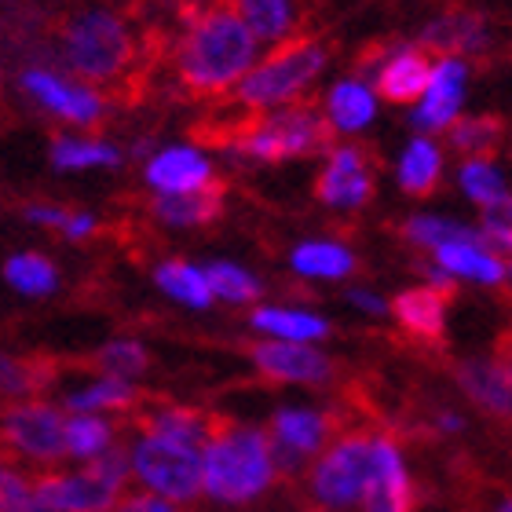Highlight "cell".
Here are the masks:
<instances>
[{"mask_svg":"<svg viewBox=\"0 0 512 512\" xmlns=\"http://www.w3.org/2000/svg\"><path fill=\"white\" fill-rule=\"evenodd\" d=\"M216 421H220V417L205 414L198 406L150 403L136 414V432H147V436H161V439H172V443H187V447L205 450L216 432Z\"/></svg>","mask_w":512,"mask_h":512,"instance_id":"d6986e66","label":"cell"},{"mask_svg":"<svg viewBox=\"0 0 512 512\" xmlns=\"http://www.w3.org/2000/svg\"><path fill=\"white\" fill-rule=\"evenodd\" d=\"M282 480L267 428L242 421H216L205 447V502L216 509H249L264 502Z\"/></svg>","mask_w":512,"mask_h":512,"instance_id":"7a4b0ae2","label":"cell"},{"mask_svg":"<svg viewBox=\"0 0 512 512\" xmlns=\"http://www.w3.org/2000/svg\"><path fill=\"white\" fill-rule=\"evenodd\" d=\"M19 88L37 103V107L52 110L55 118L70 121V125L92 128L103 121V99L85 81H66L52 70H22Z\"/></svg>","mask_w":512,"mask_h":512,"instance_id":"8fae6325","label":"cell"},{"mask_svg":"<svg viewBox=\"0 0 512 512\" xmlns=\"http://www.w3.org/2000/svg\"><path fill=\"white\" fill-rule=\"evenodd\" d=\"M421 44H425L428 52H439V55L480 52L483 19L480 15H469V11H450V15H443V19H436L428 26Z\"/></svg>","mask_w":512,"mask_h":512,"instance_id":"f1b7e54d","label":"cell"},{"mask_svg":"<svg viewBox=\"0 0 512 512\" xmlns=\"http://www.w3.org/2000/svg\"><path fill=\"white\" fill-rule=\"evenodd\" d=\"M256 44V33L231 4H209L187 19L172 44V77L187 96H227L256 66Z\"/></svg>","mask_w":512,"mask_h":512,"instance_id":"6da1fadb","label":"cell"},{"mask_svg":"<svg viewBox=\"0 0 512 512\" xmlns=\"http://www.w3.org/2000/svg\"><path fill=\"white\" fill-rule=\"evenodd\" d=\"M147 183L158 194H194L213 187V165L198 147H165L147 158Z\"/></svg>","mask_w":512,"mask_h":512,"instance_id":"ac0fdd59","label":"cell"},{"mask_svg":"<svg viewBox=\"0 0 512 512\" xmlns=\"http://www.w3.org/2000/svg\"><path fill=\"white\" fill-rule=\"evenodd\" d=\"M308 512H326V509H308Z\"/></svg>","mask_w":512,"mask_h":512,"instance_id":"c3c4849f","label":"cell"},{"mask_svg":"<svg viewBox=\"0 0 512 512\" xmlns=\"http://www.w3.org/2000/svg\"><path fill=\"white\" fill-rule=\"evenodd\" d=\"M66 414L63 406L48 399H26L8 403L4 410V447L15 461H26L33 469H52L70 458L66 447Z\"/></svg>","mask_w":512,"mask_h":512,"instance_id":"ba28073f","label":"cell"},{"mask_svg":"<svg viewBox=\"0 0 512 512\" xmlns=\"http://www.w3.org/2000/svg\"><path fill=\"white\" fill-rule=\"evenodd\" d=\"M392 311L406 333H414L417 341H439L447 330V293L432 286L406 289L392 300Z\"/></svg>","mask_w":512,"mask_h":512,"instance_id":"44dd1931","label":"cell"},{"mask_svg":"<svg viewBox=\"0 0 512 512\" xmlns=\"http://www.w3.org/2000/svg\"><path fill=\"white\" fill-rule=\"evenodd\" d=\"M52 366L44 359H15L4 355L0 363V384H4V399L8 403H26V399H41V392L52 384Z\"/></svg>","mask_w":512,"mask_h":512,"instance_id":"4dcf8cb0","label":"cell"},{"mask_svg":"<svg viewBox=\"0 0 512 512\" xmlns=\"http://www.w3.org/2000/svg\"><path fill=\"white\" fill-rule=\"evenodd\" d=\"M436 264H443L454 278H469V282H483V286H498L509 278L505 264L483 242H450V246L432 253Z\"/></svg>","mask_w":512,"mask_h":512,"instance_id":"d4e9b609","label":"cell"},{"mask_svg":"<svg viewBox=\"0 0 512 512\" xmlns=\"http://www.w3.org/2000/svg\"><path fill=\"white\" fill-rule=\"evenodd\" d=\"M59 59L85 85H121L139 59L128 22L107 8H85L59 30Z\"/></svg>","mask_w":512,"mask_h":512,"instance_id":"3957f363","label":"cell"},{"mask_svg":"<svg viewBox=\"0 0 512 512\" xmlns=\"http://www.w3.org/2000/svg\"><path fill=\"white\" fill-rule=\"evenodd\" d=\"M494 512H512V498H502V502H498V509Z\"/></svg>","mask_w":512,"mask_h":512,"instance_id":"7dc6e473","label":"cell"},{"mask_svg":"<svg viewBox=\"0 0 512 512\" xmlns=\"http://www.w3.org/2000/svg\"><path fill=\"white\" fill-rule=\"evenodd\" d=\"M337 432V414L319 410V406H278L267 421V436L275 450V465L282 480L304 476L311 461L330 447Z\"/></svg>","mask_w":512,"mask_h":512,"instance_id":"9c48e42d","label":"cell"},{"mask_svg":"<svg viewBox=\"0 0 512 512\" xmlns=\"http://www.w3.org/2000/svg\"><path fill=\"white\" fill-rule=\"evenodd\" d=\"M432 74H436V63L428 59L425 44H417V48H392L381 59V66H377L374 88L381 99L406 107V103H421L425 99Z\"/></svg>","mask_w":512,"mask_h":512,"instance_id":"9a60e30c","label":"cell"},{"mask_svg":"<svg viewBox=\"0 0 512 512\" xmlns=\"http://www.w3.org/2000/svg\"><path fill=\"white\" fill-rule=\"evenodd\" d=\"M143 403L136 381H121V377L99 374L81 388H70L63 395L66 414H128Z\"/></svg>","mask_w":512,"mask_h":512,"instance_id":"ffe728a7","label":"cell"},{"mask_svg":"<svg viewBox=\"0 0 512 512\" xmlns=\"http://www.w3.org/2000/svg\"><path fill=\"white\" fill-rule=\"evenodd\" d=\"M249 359L267 381L278 384H330L337 366L330 355H322L311 344H293V341H260L249 348Z\"/></svg>","mask_w":512,"mask_h":512,"instance_id":"7c38bea8","label":"cell"},{"mask_svg":"<svg viewBox=\"0 0 512 512\" xmlns=\"http://www.w3.org/2000/svg\"><path fill=\"white\" fill-rule=\"evenodd\" d=\"M333 125L319 107H278L275 114H253L249 121L227 136V147L242 150L256 161H286V158H311L330 147Z\"/></svg>","mask_w":512,"mask_h":512,"instance_id":"277c9868","label":"cell"},{"mask_svg":"<svg viewBox=\"0 0 512 512\" xmlns=\"http://www.w3.org/2000/svg\"><path fill=\"white\" fill-rule=\"evenodd\" d=\"M205 275H209V286L220 300L227 304H246V300L260 297V282L249 275L246 267L238 264H227V260H213V264L205 267Z\"/></svg>","mask_w":512,"mask_h":512,"instance_id":"74e56055","label":"cell"},{"mask_svg":"<svg viewBox=\"0 0 512 512\" xmlns=\"http://www.w3.org/2000/svg\"><path fill=\"white\" fill-rule=\"evenodd\" d=\"M224 209V187L213 183L205 191L194 194H158L150 202V213L158 216L165 227H202L213 224L216 216Z\"/></svg>","mask_w":512,"mask_h":512,"instance_id":"603a6c76","label":"cell"},{"mask_svg":"<svg viewBox=\"0 0 512 512\" xmlns=\"http://www.w3.org/2000/svg\"><path fill=\"white\" fill-rule=\"evenodd\" d=\"M52 165L55 169H92V165H121V150L103 143V139H77L59 136L52 143Z\"/></svg>","mask_w":512,"mask_h":512,"instance_id":"e575fe53","label":"cell"},{"mask_svg":"<svg viewBox=\"0 0 512 512\" xmlns=\"http://www.w3.org/2000/svg\"><path fill=\"white\" fill-rule=\"evenodd\" d=\"M315 194L330 209H363L374 198V165L359 147H333L315 180Z\"/></svg>","mask_w":512,"mask_h":512,"instance_id":"4fadbf2b","label":"cell"},{"mask_svg":"<svg viewBox=\"0 0 512 512\" xmlns=\"http://www.w3.org/2000/svg\"><path fill=\"white\" fill-rule=\"evenodd\" d=\"M37 512H114L125 498V487L99 476L92 465L70 472H37Z\"/></svg>","mask_w":512,"mask_h":512,"instance_id":"30bf717a","label":"cell"},{"mask_svg":"<svg viewBox=\"0 0 512 512\" xmlns=\"http://www.w3.org/2000/svg\"><path fill=\"white\" fill-rule=\"evenodd\" d=\"M454 381L465 392L469 403L487 410L491 417L512 421V359L494 355V359H465L454 370Z\"/></svg>","mask_w":512,"mask_h":512,"instance_id":"2e32d148","label":"cell"},{"mask_svg":"<svg viewBox=\"0 0 512 512\" xmlns=\"http://www.w3.org/2000/svg\"><path fill=\"white\" fill-rule=\"evenodd\" d=\"M4 278H8L19 293H26V297H48V293L59 286V271H55L52 260L41 256V253L8 256V264H4Z\"/></svg>","mask_w":512,"mask_h":512,"instance_id":"836d02e7","label":"cell"},{"mask_svg":"<svg viewBox=\"0 0 512 512\" xmlns=\"http://www.w3.org/2000/svg\"><path fill=\"white\" fill-rule=\"evenodd\" d=\"M450 143L461 150V154H472V158H487L505 136V125L498 118H458L447 128Z\"/></svg>","mask_w":512,"mask_h":512,"instance_id":"8d00e7d4","label":"cell"},{"mask_svg":"<svg viewBox=\"0 0 512 512\" xmlns=\"http://www.w3.org/2000/svg\"><path fill=\"white\" fill-rule=\"evenodd\" d=\"M22 213H26V220H33V224L55 227V231L63 235V227H66V220H70L74 209H59V205H26Z\"/></svg>","mask_w":512,"mask_h":512,"instance_id":"7bdbcfd3","label":"cell"},{"mask_svg":"<svg viewBox=\"0 0 512 512\" xmlns=\"http://www.w3.org/2000/svg\"><path fill=\"white\" fill-rule=\"evenodd\" d=\"M322 70H326V48L311 37H297L260 59L246 74V81L231 92V99L246 110L293 107L319 81Z\"/></svg>","mask_w":512,"mask_h":512,"instance_id":"5b68a950","label":"cell"},{"mask_svg":"<svg viewBox=\"0 0 512 512\" xmlns=\"http://www.w3.org/2000/svg\"><path fill=\"white\" fill-rule=\"evenodd\" d=\"M132 450V472L147 494H158L172 505H194L205 498V450L172 443V439L136 432L128 443Z\"/></svg>","mask_w":512,"mask_h":512,"instance_id":"52a82bcc","label":"cell"},{"mask_svg":"<svg viewBox=\"0 0 512 512\" xmlns=\"http://www.w3.org/2000/svg\"><path fill=\"white\" fill-rule=\"evenodd\" d=\"M374 472V432H341L308 469V498L315 509H359Z\"/></svg>","mask_w":512,"mask_h":512,"instance_id":"8992f818","label":"cell"},{"mask_svg":"<svg viewBox=\"0 0 512 512\" xmlns=\"http://www.w3.org/2000/svg\"><path fill=\"white\" fill-rule=\"evenodd\" d=\"M154 282L165 297L180 300L187 308H209L213 304V286H209V275H205V267H194V264H183V260H169V264H161L154 271Z\"/></svg>","mask_w":512,"mask_h":512,"instance_id":"f546056e","label":"cell"},{"mask_svg":"<svg viewBox=\"0 0 512 512\" xmlns=\"http://www.w3.org/2000/svg\"><path fill=\"white\" fill-rule=\"evenodd\" d=\"M253 330L267 333L271 341H293V344H315L330 337V322L297 308H256L249 315Z\"/></svg>","mask_w":512,"mask_h":512,"instance_id":"cb8c5ba5","label":"cell"},{"mask_svg":"<svg viewBox=\"0 0 512 512\" xmlns=\"http://www.w3.org/2000/svg\"><path fill=\"white\" fill-rule=\"evenodd\" d=\"M227 4L246 19V26L256 33V41H267L275 48L297 41V26L304 19L297 0H227Z\"/></svg>","mask_w":512,"mask_h":512,"instance_id":"7402d4cb","label":"cell"},{"mask_svg":"<svg viewBox=\"0 0 512 512\" xmlns=\"http://www.w3.org/2000/svg\"><path fill=\"white\" fill-rule=\"evenodd\" d=\"M480 231L487 242H494L498 249L512 246V194H505L502 202H494L483 209Z\"/></svg>","mask_w":512,"mask_h":512,"instance_id":"60d3db41","label":"cell"},{"mask_svg":"<svg viewBox=\"0 0 512 512\" xmlns=\"http://www.w3.org/2000/svg\"><path fill=\"white\" fill-rule=\"evenodd\" d=\"M363 512H414V483L399 443L388 432H374V472L359 505Z\"/></svg>","mask_w":512,"mask_h":512,"instance_id":"5bb4252c","label":"cell"},{"mask_svg":"<svg viewBox=\"0 0 512 512\" xmlns=\"http://www.w3.org/2000/svg\"><path fill=\"white\" fill-rule=\"evenodd\" d=\"M509 278H512V264H509Z\"/></svg>","mask_w":512,"mask_h":512,"instance_id":"681fc988","label":"cell"},{"mask_svg":"<svg viewBox=\"0 0 512 512\" xmlns=\"http://www.w3.org/2000/svg\"><path fill=\"white\" fill-rule=\"evenodd\" d=\"M348 300H352L355 308L370 311V315H384V311H392V304H384L381 297H374V293H366V289H352V293H348Z\"/></svg>","mask_w":512,"mask_h":512,"instance_id":"f6af8a7d","label":"cell"},{"mask_svg":"<svg viewBox=\"0 0 512 512\" xmlns=\"http://www.w3.org/2000/svg\"><path fill=\"white\" fill-rule=\"evenodd\" d=\"M403 238L421 249H432V253L450 246V242H487L483 231L454 224V220H443V216H410L403 224Z\"/></svg>","mask_w":512,"mask_h":512,"instance_id":"1f68e13d","label":"cell"},{"mask_svg":"<svg viewBox=\"0 0 512 512\" xmlns=\"http://www.w3.org/2000/svg\"><path fill=\"white\" fill-rule=\"evenodd\" d=\"M465 77H469V66L461 63L458 55H439L432 85H428L425 99L417 103L414 114V125L421 132H443L458 121L461 99H465Z\"/></svg>","mask_w":512,"mask_h":512,"instance_id":"e0dca14e","label":"cell"},{"mask_svg":"<svg viewBox=\"0 0 512 512\" xmlns=\"http://www.w3.org/2000/svg\"><path fill=\"white\" fill-rule=\"evenodd\" d=\"M439 176H443V154L436 143L428 136L410 139V147L399 158V187L414 198H428L439 187Z\"/></svg>","mask_w":512,"mask_h":512,"instance_id":"4316f807","label":"cell"},{"mask_svg":"<svg viewBox=\"0 0 512 512\" xmlns=\"http://www.w3.org/2000/svg\"><path fill=\"white\" fill-rule=\"evenodd\" d=\"M432 428H436L439 436H458V432H465V417L454 414V410H436Z\"/></svg>","mask_w":512,"mask_h":512,"instance_id":"ee69618b","label":"cell"},{"mask_svg":"<svg viewBox=\"0 0 512 512\" xmlns=\"http://www.w3.org/2000/svg\"><path fill=\"white\" fill-rule=\"evenodd\" d=\"M92 366L107 377L136 381V377H143L150 370V355H147V348L139 341H132V337H118V341H107L92 355Z\"/></svg>","mask_w":512,"mask_h":512,"instance_id":"d590c367","label":"cell"},{"mask_svg":"<svg viewBox=\"0 0 512 512\" xmlns=\"http://www.w3.org/2000/svg\"><path fill=\"white\" fill-rule=\"evenodd\" d=\"M293 267L308 278H348L355 271V256L337 242H304L293 249Z\"/></svg>","mask_w":512,"mask_h":512,"instance_id":"d6a6232c","label":"cell"},{"mask_svg":"<svg viewBox=\"0 0 512 512\" xmlns=\"http://www.w3.org/2000/svg\"><path fill=\"white\" fill-rule=\"evenodd\" d=\"M92 231H96V220L88 213H70V220H66V227H63L66 238H88Z\"/></svg>","mask_w":512,"mask_h":512,"instance_id":"bcb514c9","label":"cell"},{"mask_svg":"<svg viewBox=\"0 0 512 512\" xmlns=\"http://www.w3.org/2000/svg\"><path fill=\"white\" fill-rule=\"evenodd\" d=\"M66 447H70V461L88 465L99 454H107L110 447H118V425L107 414H70Z\"/></svg>","mask_w":512,"mask_h":512,"instance_id":"83f0119b","label":"cell"},{"mask_svg":"<svg viewBox=\"0 0 512 512\" xmlns=\"http://www.w3.org/2000/svg\"><path fill=\"white\" fill-rule=\"evenodd\" d=\"M0 512H37V483L11 461L0 469Z\"/></svg>","mask_w":512,"mask_h":512,"instance_id":"ab89813d","label":"cell"},{"mask_svg":"<svg viewBox=\"0 0 512 512\" xmlns=\"http://www.w3.org/2000/svg\"><path fill=\"white\" fill-rule=\"evenodd\" d=\"M374 110H377V99H374V88L366 85V81H341V85H333V92L326 96V118L337 132H359L374 121Z\"/></svg>","mask_w":512,"mask_h":512,"instance_id":"484cf974","label":"cell"},{"mask_svg":"<svg viewBox=\"0 0 512 512\" xmlns=\"http://www.w3.org/2000/svg\"><path fill=\"white\" fill-rule=\"evenodd\" d=\"M114 512H183V505L165 502V498H158V494L136 491V494H125Z\"/></svg>","mask_w":512,"mask_h":512,"instance_id":"b9f144b4","label":"cell"},{"mask_svg":"<svg viewBox=\"0 0 512 512\" xmlns=\"http://www.w3.org/2000/svg\"><path fill=\"white\" fill-rule=\"evenodd\" d=\"M458 180H461V191L469 194L472 202H480L483 209L494 202H502L505 194V180H502V172L494 169L487 158H469L465 165H461L458 172Z\"/></svg>","mask_w":512,"mask_h":512,"instance_id":"f35d334b","label":"cell"}]
</instances>
